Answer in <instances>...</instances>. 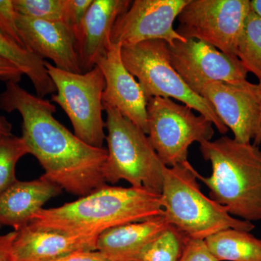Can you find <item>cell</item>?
Instances as JSON below:
<instances>
[{
    "label": "cell",
    "instance_id": "4",
    "mask_svg": "<svg viewBox=\"0 0 261 261\" xmlns=\"http://www.w3.org/2000/svg\"><path fill=\"white\" fill-rule=\"evenodd\" d=\"M188 161L163 170L162 204L168 224L191 240H205L227 228L251 231L252 222L237 219L201 191Z\"/></svg>",
    "mask_w": 261,
    "mask_h": 261
},
{
    "label": "cell",
    "instance_id": "20",
    "mask_svg": "<svg viewBox=\"0 0 261 261\" xmlns=\"http://www.w3.org/2000/svg\"><path fill=\"white\" fill-rule=\"evenodd\" d=\"M205 242L219 261H261V239L249 231L227 228L211 235Z\"/></svg>",
    "mask_w": 261,
    "mask_h": 261
},
{
    "label": "cell",
    "instance_id": "15",
    "mask_svg": "<svg viewBox=\"0 0 261 261\" xmlns=\"http://www.w3.org/2000/svg\"><path fill=\"white\" fill-rule=\"evenodd\" d=\"M17 24L24 47L29 51L43 60H51L60 69L82 73L75 53L74 34L66 25L19 14Z\"/></svg>",
    "mask_w": 261,
    "mask_h": 261
},
{
    "label": "cell",
    "instance_id": "11",
    "mask_svg": "<svg viewBox=\"0 0 261 261\" xmlns=\"http://www.w3.org/2000/svg\"><path fill=\"white\" fill-rule=\"evenodd\" d=\"M190 0H135L117 18L111 35V44L128 47L150 40H163L173 47L186 42L173 23Z\"/></svg>",
    "mask_w": 261,
    "mask_h": 261
},
{
    "label": "cell",
    "instance_id": "23",
    "mask_svg": "<svg viewBox=\"0 0 261 261\" xmlns=\"http://www.w3.org/2000/svg\"><path fill=\"white\" fill-rule=\"evenodd\" d=\"M28 154L29 149L21 137H0V195L18 181L15 175L17 163Z\"/></svg>",
    "mask_w": 261,
    "mask_h": 261
},
{
    "label": "cell",
    "instance_id": "25",
    "mask_svg": "<svg viewBox=\"0 0 261 261\" xmlns=\"http://www.w3.org/2000/svg\"><path fill=\"white\" fill-rule=\"evenodd\" d=\"M17 15L13 0H0V31L24 47L19 34Z\"/></svg>",
    "mask_w": 261,
    "mask_h": 261
},
{
    "label": "cell",
    "instance_id": "19",
    "mask_svg": "<svg viewBox=\"0 0 261 261\" xmlns=\"http://www.w3.org/2000/svg\"><path fill=\"white\" fill-rule=\"evenodd\" d=\"M0 58L13 63L31 80L37 96L44 98L56 92L48 74L45 61L10 39L0 31Z\"/></svg>",
    "mask_w": 261,
    "mask_h": 261
},
{
    "label": "cell",
    "instance_id": "10",
    "mask_svg": "<svg viewBox=\"0 0 261 261\" xmlns=\"http://www.w3.org/2000/svg\"><path fill=\"white\" fill-rule=\"evenodd\" d=\"M205 98L233 139L242 143L255 142L261 126V84L247 82L234 85L220 82H204L190 87Z\"/></svg>",
    "mask_w": 261,
    "mask_h": 261
},
{
    "label": "cell",
    "instance_id": "32",
    "mask_svg": "<svg viewBox=\"0 0 261 261\" xmlns=\"http://www.w3.org/2000/svg\"><path fill=\"white\" fill-rule=\"evenodd\" d=\"M250 3L252 10L261 18V0H252Z\"/></svg>",
    "mask_w": 261,
    "mask_h": 261
},
{
    "label": "cell",
    "instance_id": "22",
    "mask_svg": "<svg viewBox=\"0 0 261 261\" xmlns=\"http://www.w3.org/2000/svg\"><path fill=\"white\" fill-rule=\"evenodd\" d=\"M189 239L170 225L137 255V261H178Z\"/></svg>",
    "mask_w": 261,
    "mask_h": 261
},
{
    "label": "cell",
    "instance_id": "27",
    "mask_svg": "<svg viewBox=\"0 0 261 261\" xmlns=\"http://www.w3.org/2000/svg\"><path fill=\"white\" fill-rule=\"evenodd\" d=\"M178 261H219L211 254L205 240H187Z\"/></svg>",
    "mask_w": 261,
    "mask_h": 261
},
{
    "label": "cell",
    "instance_id": "24",
    "mask_svg": "<svg viewBox=\"0 0 261 261\" xmlns=\"http://www.w3.org/2000/svg\"><path fill=\"white\" fill-rule=\"evenodd\" d=\"M13 4L19 15L63 23L65 0H13Z\"/></svg>",
    "mask_w": 261,
    "mask_h": 261
},
{
    "label": "cell",
    "instance_id": "29",
    "mask_svg": "<svg viewBox=\"0 0 261 261\" xmlns=\"http://www.w3.org/2000/svg\"><path fill=\"white\" fill-rule=\"evenodd\" d=\"M16 235L15 231L0 235V261H16L13 250Z\"/></svg>",
    "mask_w": 261,
    "mask_h": 261
},
{
    "label": "cell",
    "instance_id": "28",
    "mask_svg": "<svg viewBox=\"0 0 261 261\" xmlns=\"http://www.w3.org/2000/svg\"><path fill=\"white\" fill-rule=\"evenodd\" d=\"M53 261H121L110 256L108 254L94 250H84L73 252Z\"/></svg>",
    "mask_w": 261,
    "mask_h": 261
},
{
    "label": "cell",
    "instance_id": "31",
    "mask_svg": "<svg viewBox=\"0 0 261 261\" xmlns=\"http://www.w3.org/2000/svg\"><path fill=\"white\" fill-rule=\"evenodd\" d=\"M12 128L11 123L5 116L0 115V137L12 135Z\"/></svg>",
    "mask_w": 261,
    "mask_h": 261
},
{
    "label": "cell",
    "instance_id": "2",
    "mask_svg": "<svg viewBox=\"0 0 261 261\" xmlns=\"http://www.w3.org/2000/svg\"><path fill=\"white\" fill-rule=\"evenodd\" d=\"M162 216L161 194L106 185L73 202L42 209L29 225L68 234L99 236L110 228Z\"/></svg>",
    "mask_w": 261,
    "mask_h": 261
},
{
    "label": "cell",
    "instance_id": "1",
    "mask_svg": "<svg viewBox=\"0 0 261 261\" xmlns=\"http://www.w3.org/2000/svg\"><path fill=\"white\" fill-rule=\"evenodd\" d=\"M0 109L21 116V137L44 169L41 177L80 197L107 185V149L89 145L71 133L55 118L57 108L50 101L8 82L0 94Z\"/></svg>",
    "mask_w": 261,
    "mask_h": 261
},
{
    "label": "cell",
    "instance_id": "12",
    "mask_svg": "<svg viewBox=\"0 0 261 261\" xmlns=\"http://www.w3.org/2000/svg\"><path fill=\"white\" fill-rule=\"evenodd\" d=\"M170 60L189 87L204 82L240 85L248 82L247 70L238 57L225 54L214 46L187 39L169 47Z\"/></svg>",
    "mask_w": 261,
    "mask_h": 261
},
{
    "label": "cell",
    "instance_id": "5",
    "mask_svg": "<svg viewBox=\"0 0 261 261\" xmlns=\"http://www.w3.org/2000/svg\"><path fill=\"white\" fill-rule=\"evenodd\" d=\"M103 108L108 132V159L104 171L106 183L113 185L125 180L130 187L161 194L166 166L148 136L118 110L108 106Z\"/></svg>",
    "mask_w": 261,
    "mask_h": 261
},
{
    "label": "cell",
    "instance_id": "6",
    "mask_svg": "<svg viewBox=\"0 0 261 261\" xmlns=\"http://www.w3.org/2000/svg\"><path fill=\"white\" fill-rule=\"evenodd\" d=\"M121 58L127 70L138 80L147 101L156 97L176 99L212 122L220 133H227L228 128L210 103L194 92L173 68L167 43L150 40L122 47Z\"/></svg>",
    "mask_w": 261,
    "mask_h": 261
},
{
    "label": "cell",
    "instance_id": "7",
    "mask_svg": "<svg viewBox=\"0 0 261 261\" xmlns=\"http://www.w3.org/2000/svg\"><path fill=\"white\" fill-rule=\"evenodd\" d=\"M44 64L56 88L51 102L66 113L73 134L89 145L103 147L106 138L102 118L106 81L100 68L96 65L87 73H75L60 69L48 61Z\"/></svg>",
    "mask_w": 261,
    "mask_h": 261
},
{
    "label": "cell",
    "instance_id": "21",
    "mask_svg": "<svg viewBox=\"0 0 261 261\" xmlns=\"http://www.w3.org/2000/svg\"><path fill=\"white\" fill-rule=\"evenodd\" d=\"M237 57L247 72L255 75L261 84V18L252 10L239 41Z\"/></svg>",
    "mask_w": 261,
    "mask_h": 261
},
{
    "label": "cell",
    "instance_id": "26",
    "mask_svg": "<svg viewBox=\"0 0 261 261\" xmlns=\"http://www.w3.org/2000/svg\"><path fill=\"white\" fill-rule=\"evenodd\" d=\"M93 0H65L63 23L73 34L87 14Z\"/></svg>",
    "mask_w": 261,
    "mask_h": 261
},
{
    "label": "cell",
    "instance_id": "9",
    "mask_svg": "<svg viewBox=\"0 0 261 261\" xmlns=\"http://www.w3.org/2000/svg\"><path fill=\"white\" fill-rule=\"evenodd\" d=\"M249 0H190L178 17L176 32L237 57L239 41L251 11Z\"/></svg>",
    "mask_w": 261,
    "mask_h": 261
},
{
    "label": "cell",
    "instance_id": "17",
    "mask_svg": "<svg viewBox=\"0 0 261 261\" xmlns=\"http://www.w3.org/2000/svg\"><path fill=\"white\" fill-rule=\"evenodd\" d=\"M61 190L58 185L42 177L29 181L18 180L0 195V226L20 231Z\"/></svg>",
    "mask_w": 261,
    "mask_h": 261
},
{
    "label": "cell",
    "instance_id": "16",
    "mask_svg": "<svg viewBox=\"0 0 261 261\" xmlns=\"http://www.w3.org/2000/svg\"><path fill=\"white\" fill-rule=\"evenodd\" d=\"M98 236L68 233L25 226L13 244L16 261H53L73 252L96 250Z\"/></svg>",
    "mask_w": 261,
    "mask_h": 261
},
{
    "label": "cell",
    "instance_id": "14",
    "mask_svg": "<svg viewBox=\"0 0 261 261\" xmlns=\"http://www.w3.org/2000/svg\"><path fill=\"white\" fill-rule=\"evenodd\" d=\"M132 3L129 0H93L74 33L75 53L82 73L93 69L98 59L107 53L113 25Z\"/></svg>",
    "mask_w": 261,
    "mask_h": 261
},
{
    "label": "cell",
    "instance_id": "33",
    "mask_svg": "<svg viewBox=\"0 0 261 261\" xmlns=\"http://www.w3.org/2000/svg\"><path fill=\"white\" fill-rule=\"evenodd\" d=\"M254 145L258 146L261 144V126H260V133H259L258 137H257L256 140H255V142H253Z\"/></svg>",
    "mask_w": 261,
    "mask_h": 261
},
{
    "label": "cell",
    "instance_id": "13",
    "mask_svg": "<svg viewBox=\"0 0 261 261\" xmlns=\"http://www.w3.org/2000/svg\"><path fill=\"white\" fill-rule=\"evenodd\" d=\"M121 48L118 44H111L96 64L100 68L106 81L103 106L118 110L147 135L148 101L139 82L125 66L121 58Z\"/></svg>",
    "mask_w": 261,
    "mask_h": 261
},
{
    "label": "cell",
    "instance_id": "8",
    "mask_svg": "<svg viewBox=\"0 0 261 261\" xmlns=\"http://www.w3.org/2000/svg\"><path fill=\"white\" fill-rule=\"evenodd\" d=\"M147 136L167 167L187 162L192 144L210 141L214 137L212 122L169 98H151L147 102Z\"/></svg>",
    "mask_w": 261,
    "mask_h": 261
},
{
    "label": "cell",
    "instance_id": "30",
    "mask_svg": "<svg viewBox=\"0 0 261 261\" xmlns=\"http://www.w3.org/2000/svg\"><path fill=\"white\" fill-rule=\"evenodd\" d=\"M23 75V73L15 65L0 58V80L19 83Z\"/></svg>",
    "mask_w": 261,
    "mask_h": 261
},
{
    "label": "cell",
    "instance_id": "18",
    "mask_svg": "<svg viewBox=\"0 0 261 261\" xmlns=\"http://www.w3.org/2000/svg\"><path fill=\"white\" fill-rule=\"evenodd\" d=\"M169 226L162 216L110 228L98 236L96 250L118 260L137 261V255Z\"/></svg>",
    "mask_w": 261,
    "mask_h": 261
},
{
    "label": "cell",
    "instance_id": "3",
    "mask_svg": "<svg viewBox=\"0 0 261 261\" xmlns=\"http://www.w3.org/2000/svg\"><path fill=\"white\" fill-rule=\"evenodd\" d=\"M202 157L211 163L210 176L195 168L197 179L210 190V197L243 221H261V150L253 143L224 137L200 144Z\"/></svg>",
    "mask_w": 261,
    "mask_h": 261
},
{
    "label": "cell",
    "instance_id": "34",
    "mask_svg": "<svg viewBox=\"0 0 261 261\" xmlns=\"http://www.w3.org/2000/svg\"><path fill=\"white\" fill-rule=\"evenodd\" d=\"M121 261H130V260H121Z\"/></svg>",
    "mask_w": 261,
    "mask_h": 261
}]
</instances>
